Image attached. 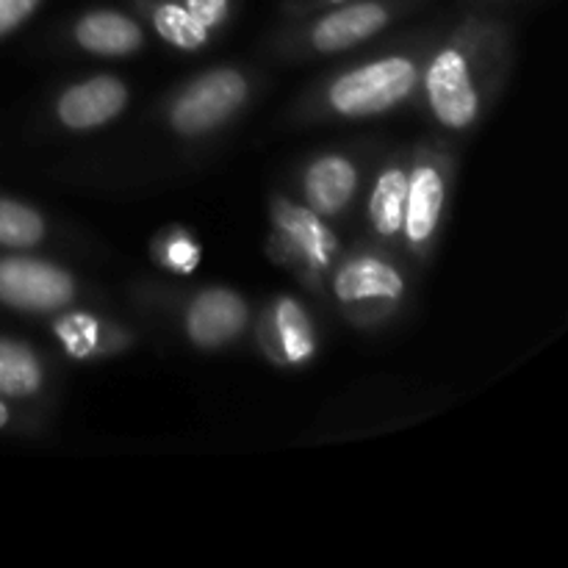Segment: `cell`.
Listing matches in <instances>:
<instances>
[{
    "label": "cell",
    "instance_id": "3",
    "mask_svg": "<svg viewBox=\"0 0 568 568\" xmlns=\"http://www.w3.org/2000/svg\"><path fill=\"white\" fill-rule=\"evenodd\" d=\"M247 98V81L236 70H216L200 78L172 109V125L181 133H203L220 125Z\"/></svg>",
    "mask_w": 568,
    "mask_h": 568
},
{
    "label": "cell",
    "instance_id": "14",
    "mask_svg": "<svg viewBox=\"0 0 568 568\" xmlns=\"http://www.w3.org/2000/svg\"><path fill=\"white\" fill-rule=\"evenodd\" d=\"M42 386V366L37 355L17 342H0V394L31 397Z\"/></svg>",
    "mask_w": 568,
    "mask_h": 568
},
{
    "label": "cell",
    "instance_id": "1",
    "mask_svg": "<svg viewBox=\"0 0 568 568\" xmlns=\"http://www.w3.org/2000/svg\"><path fill=\"white\" fill-rule=\"evenodd\" d=\"M416 87V67L403 55L372 61L344 72L331 87V105L338 114L369 116L403 103Z\"/></svg>",
    "mask_w": 568,
    "mask_h": 568
},
{
    "label": "cell",
    "instance_id": "17",
    "mask_svg": "<svg viewBox=\"0 0 568 568\" xmlns=\"http://www.w3.org/2000/svg\"><path fill=\"white\" fill-rule=\"evenodd\" d=\"M44 236V222L28 205L0 200V244L3 247H31Z\"/></svg>",
    "mask_w": 568,
    "mask_h": 568
},
{
    "label": "cell",
    "instance_id": "4",
    "mask_svg": "<svg viewBox=\"0 0 568 568\" xmlns=\"http://www.w3.org/2000/svg\"><path fill=\"white\" fill-rule=\"evenodd\" d=\"M433 114L447 128H466L477 116V92L469 64L458 50H442L425 75Z\"/></svg>",
    "mask_w": 568,
    "mask_h": 568
},
{
    "label": "cell",
    "instance_id": "5",
    "mask_svg": "<svg viewBox=\"0 0 568 568\" xmlns=\"http://www.w3.org/2000/svg\"><path fill=\"white\" fill-rule=\"evenodd\" d=\"M128 103L125 83L111 75L89 78L67 89L59 100V120L72 131H89L114 120Z\"/></svg>",
    "mask_w": 568,
    "mask_h": 568
},
{
    "label": "cell",
    "instance_id": "2",
    "mask_svg": "<svg viewBox=\"0 0 568 568\" xmlns=\"http://www.w3.org/2000/svg\"><path fill=\"white\" fill-rule=\"evenodd\" d=\"M75 297L64 270L37 258L0 261V303L22 311H55Z\"/></svg>",
    "mask_w": 568,
    "mask_h": 568
},
{
    "label": "cell",
    "instance_id": "15",
    "mask_svg": "<svg viewBox=\"0 0 568 568\" xmlns=\"http://www.w3.org/2000/svg\"><path fill=\"white\" fill-rule=\"evenodd\" d=\"M275 333L288 364H303L314 355V331L305 311L294 300H281L275 305Z\"/></svg>",
    "mask_w": 568,
    "mask_h": 568
},
{
    "label": "cell",
    "instance_id": "19",
    "mask_svg": "<svg viewBox=\"0 0 568 568\" xmlns=\"http://www.w3.org/2000/svg\"><path fill=\"white\" fill-rule=\"evenodd\" d=\"M200 261L197 244L189 236H178L166 244V264L175 272H192Z\"/></svg>",
    "mask_w": 568,
    "mask_h": 568
},
{
    "label": "cell",
    "instance_id": "20",
    "mask_svg": "<svg viewBox=\"0 0 568 568\" xmlns=\"http://www.w3.org/2000/svg\"><path fill=\"white\" fill-rule=\"evenodd\" d=\"M39 3L42 0H0V37L22 26L37 11Z\"/></svg>",
    "mask_w": 568,
    "mask_h": 568
},
{
    "label": "cell",
    "instance_id": "12",
    "mask_svg": "<svg viewBox=\"0 0 568 568\" xmlns=\"http://www.w3.org/2000/svg\"><path fill=\"white\" fill-rule=\"evenodd\" d=\"M277 227L303 253V258L311 261L314 266H327V261L333 258L336 239H333V233L327 231L325 222H322V216L316 211L283 203L277 209Z\"/></svg>",
    "mask_w": 568,
    "mask_h": 568
},
{
    "label": "cell",
    "instance_id": "18",
    "mask_svg": "<svg viewBox=\"0 0 568 568\" xmlns=\"http://www.w3.org/2000/svg\"><path fill=\"white\" fill-rule=\"evenodd\" d=\"M55 336L67 347L72 358H87L94 347H98V322L87 314H70L55 325Z\"/></svg>",
    "mask_w": 568,
    "mask_h": 568
},
{
    "label": "cell",
    "instance_id": "8",
    "mask_svg": "<svg viewBox=\"0 0 568 568\" xmlns=\"http://www.w3.org/2000/svg\"><path fill=\"white\" fill-rule=\"evenodd\" d=\"M336 297L342 303H361V300H399L405 292V281L392 264L381 258L347 261L336 275Z\"/></svg>",
    "mask_w": 568,
    "mask_h": 568
},
{
    "label": "cell",
    "instance_id": "10",
    "mask_svg": "<svg viewBox=\"0 0 568 568\" xmlns=\"http://www.w3.org/2000/svg\"><path fill=\"white\" fill-rule=\"evenodd\" d=\"M444 209V178L436 166H416L408 178L403 231L414 244L427 242L438 225Z\"/></svg>",
    "mask_w": 568,
    "mask_h": 568
},
{
    "label": "cell",
    "instance_id": "6",
    "mask_svg": "<svg viewBox=\"0 0 568 568\" xmlns=\"http://www.w3.org/2000/svg\"><path fill=\"white\" fill-rule=\"evenodd\" d=\"M247 325V305L227 288H209L192 303L186 331L197 347H222Z\"/></svg>",
    "mask_w": 568,
    "mask_h": 568
},
{
    "label": "cell",
    "instance_id": "9",
    "mask_svg": "<svg viewBox=\"0 0 568 568\" xmlns=\"http://www.w3.org/2000/svg\"><path fill=\"white\" fill-rule=\"evenodd\" d=\"M358 172L342 155H322L305 172V197L320 216H333L353 200Z\"/></svg>",
    "mask_w": 568,
    "mask_h": 568
},
{
    "label": "cell",
    "instance_id": "13",
    "mask_svg": "<svg viewBox=\"0 0 568 568\" xmlns=\"http://www.w3.org/2000/svg\"><path fill=\"white\" fill-rule=\"evenodd\" d=\"M405 200H408V175L403 170L383 172L369 200V216L377 233L394 236V233L403 231Z\"/></svg>",
    "mask_w": 568,
    "mask_h": 568
},
{
    "label": "cell",
    "instance_id": "16",
    "mask_svg": "<svg viewBox=\"0 0 568 568\" xmlns=\"http://www.w3.org/2000/svg\"><path fill=\"white\" fill-rule=\"evenodd\" d=\"M153 26L161 37L181 50L203 48L209 28L181 3H161L153 14Z\"/></svg>",
    "mask_w": 568,
    "mask_h": 568
},
{
    "label": "cell",
    "instance_id": "7",
    "mask_svg": "<svg viewBox=\"0 0 568 568\" xmlns=\"http://www.w3.org/2000/svg\"><path fill=\"white\" fill-rule=\"evenodd\" d=\"M386 6L377 3V0H361V3H349L322 17L314 26L311 39L325 53H336V50H347L364 39L375 37L381 28H386Z\"/></svg>",
    "mask_w": 568,
    "mask_h": 568
},
{
    "label": "cell",
    "instance_id": "11",
    "mask_svg": "<svg viewBox=\"0 0 568 568\" xmlns=\"http://www.w3.org/2000/svg\"><path fill=\"white\" fill-rule=\"evenodd\" d=\"M83 50L98 55H128L142 44V28L120 11H92L75 26Z\"/></svg>",
    "mask_w": 568,
    "mask_h": 568
},
{
    "label": "cell",
    "instance_id": "23",
    "mask_svg": "<svg viewBox=\"0 0 568 568\" xmlns=\"http://www.w3.org/2000/svg\"><path fill=\"white\" fill-rule=\"evenodd\" d=\"M327 3H347V0H327Z\"/></svg>",
    "mask_w": 568,
    "mask_h": 568
},
{
    "label": "cell",
    "instance_id": "22",
    "mask_svg": "<svg viewBox=\"0 0 568 568\" xmlns=\"http://www.w3.org/2000/svg\"><path fill=\"white\" fill-rule=\"evenodd\" d=\"M6 422H9V410H6V405L0 403V427H3Z\"/></svg>",
    "mask_w": 568,
    "mask_h": 568
},
{
    "label": "cell",
    "instance_id": "21",
    "mask_svg": "<svg viewBox=\"0 0 568 568\" xmlns=\"http://www.w3.org/2000/svg\"><path fill=\"white\" fill-rule=\"evenodd\" d=\"M183 6H186V9L192 11L205 28H214L227 17V6H231V0H186Z\"/></svg>",
    "mask_w": 568,
    "mask_h": 568
}]
</instances>
